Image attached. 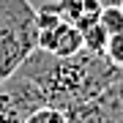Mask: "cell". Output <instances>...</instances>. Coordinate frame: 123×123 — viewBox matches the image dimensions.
I'll use <instances>...</instances> for the list:
<instances>
[{
  "label": "cell",
  "instance_id": "4",
  "mask_svg": "<svg viewBox=\"0 0 123 123\" xmlns=\"http://www.w3.org/2000/svg\"><path fill=\"white\" fill-rule=\"evenodd\" d=\"M68 123H123V82H115L101 96L66 112Z\"/></svg>",
  "mask_w": 123,
  "mask_h": 123
},
{
  "label": "cell",
  "instance_id": "9",
  "mask_svg": "<svg viewBox=\"0 0 123 123\" xmlns=\"http://www.w3.org/2000/svg\"><path fill=\"white\" fill-rule=\"evenodd\" d=\"M82 38H85V49H88V52L104 55V47H107V38H110V36L104 33V27H101V25H93L90 30L82 33Z\"/></svg>",
  "mask_w": 123,
  "mask_h": 123
},
{
  "label": "cell",
  "instance_id": "1",
  "mask_svg": "<svg viewBox=\"0 0 123 123\" xmlns=\"http://www.w3.org/2000/svg\"><path fill=\"white\" fill-rule=\"evenodd\" d=\"M19 74L41 90L47 107H57L63 112L88 104L115 82H123V74L104 60V55H93L88 49L74 57H52L36 49Z\"/></svg>",
  "mask_w": 123,
  "mask_h": 123
},
{
  "label": "cell",
  "instance_id": "10",
  "mask_svg": "<svg viewBox=\"0 0 123 123\" xmlns=\"http://www.w3.org/2000/svg\"><path fill=\"white\" fill-rule=\"evenodd\" d=\"M25 123H68V118H66V112L57 110V107H41V110H36Z\"/></svg>",
  "mask_w": 123,
  "mask_h": 123
},
{
  "label": "cell",
  "instance_id": "13",
  "mask_svg": "<svg viewBox=\"0 0 123 123\" xmlns=\"http://www.w3.org/2000/svg\"><path fill=\"white\" fill-rule=\"evenodd\" d=\"M120 11H123V3H120Z\"/></svg>",
  "mask_w": 123,
  "mask_h": 123
},
{
  "label": "cell",
  "instance_id": "7",
  "mask_svg": "<svg viewBox=\"0 0 123 123\" xmlns=\"http://www.w3.org/2000/svg\"><path fill=\"white\" fill-rule=\"evenodd\" d=\"M98 25L104 27L107 36L123 33V11H120V6H104L101 8V17H98Z\"/></svg>",
  "mask_w": 123,
  "mask_h": 123
},
{
  "label": "cell",
  "instance_id": "6",
  "mask_svg": "<svg viewBox=\"0 0 123 123\" xmlns=\"http://www.w3.org/2000/svg\"><path fill=\"white\" fill-rule=\"evenodd\" d=\"M52 6L57 8L63 22L74 25L79 33H85V30H90L93 25H98L101 8H104L98 0H57Z\"/></svg>",
  "mask_w": 123,
  "mask_h": 123
},
{
  "label": "cell",
  "instance_id": "11",
  "mask_svg": "<svg viewBox=\"0 0 123 123\" xmlns=\"http://www.w3.org/2000/svg\"><path fill=\"white\" fill-rule=\"evenodd\" d=\"M47 3H57V0H30V6H36V8H41V6H47Z\"/></svg>",
  "mask_w": 123,
  "mask_h": 123
},
{
  "label": "cell",
  "instance_id": "2",
  "mask_svg": "<svg viewBox=\"0 0 123 123\" xmlns=\"http://www.w3.org/2000/svg\"><path fill=\"white\" fill-rule=\"evenodd\" d=\"M36 49V6H30V0H0V82L17 74Z\"/></svg>",
  "mask_w": 123,
  "mask_h": 123
},
{
  "label": "cell",
  "instance_id": "12",
  "mask_svg": "<svg viewBox=\"0 0 123 123\" xmlns=\"http://www.w3.org/2000/svg\"><path fill=\"white\" fill-rule=\"evenodd\" d=\"M98 3H101V6H120L123 0H98Z\"/></svg>",
  "mask_w": 123,
  "mask_h": 123
},
{
  "label": "cell",
  "instance_id": "3",
  "mask_svg": "<svg viewBox=\"0 0 123 123\" xmlns=\"http://www.w3.org/2000/svg\"><path fill=\"white\" fill-rule=\"evenodd\" d=\"M44 96L25 74H14L0 82V123H25L36 110H41Z\"/></svg>",
  "mask_w": 123,
  "mask_h": 123
},
{
  "label": "cell",
  "instance_id": "5",
  "mask_svg": "<svg viewBox=\"0 0 123 123\" xmlns=\"http://www.w3.org/2000/svg\"><path fill=\"white\" fill-rule=\"evenodd\" d=\"M85 49V38L74 25L57 19L52 25L38 27V52H47L52 57H74Z\"/></svg>",
  "mask_w": 123,
  "mask_h": 123
},
{
  "label": "cell",
  "instance_id": "8",
  "mask_svg": "<svg viewBox=\"0 0 123 123\" xmlns=\"http://www.w3.org/2000/svg\"><path fill=\"white\" fill-rule=\"evenodd\" d=\"M104 60L110 63L115 71H120V74H123V33L110 36V38H107V47H104Z\"/></svg>",
  "mask_w": 123,
  "mask_h": 123
}]
</instances>
